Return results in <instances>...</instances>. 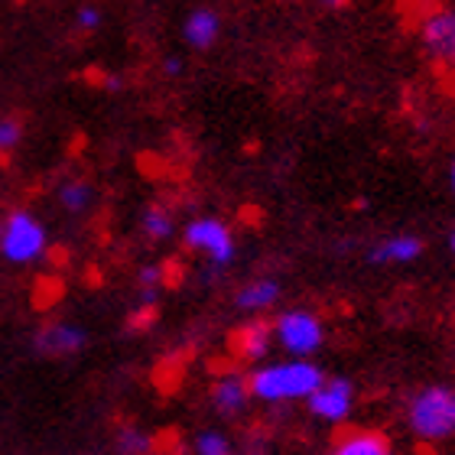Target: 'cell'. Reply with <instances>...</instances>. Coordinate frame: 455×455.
Here are the masks:
<instances>
[{
  "instance_id": "6da1fadb",
  "label": "cell",
  "mask_w": 455,
  "mask_h": 455,
  "mask_svg": "<svg viewBox=\"0 0 455 455\" xmlns=\"http://www.w3.org/2000/svg\"><path fill=\"white\" fill-rule=\"evenodd\" d=\"M325 371L315 361L306 358H286L257 368L247 378L251 400L260 403H293V400H309L315 390L323 387Z\"/></svg>"
},
{
  "instance_id": "7a4b0ae2",
  "label": "cell",
  "mask_w": 455,
  "mask_h": 455,
  "mask_svg": "<svg viewBox=\"0 0 455 455\" xmlns=\"http://www.w3.org/2000/svg\"><path fill=\"white\" fill-rule=\"evenodd\" d=\"M407 423L423 443H443L455 436V387L429 384L419 387L407 403Z\"/></svg>"
},
{
  "instance_id": "3957f363",
  "label": "cell",
  "mask_w": 455,
  "mask_h": 455,
  "mask_svg": "<svg viewBox=\"0 0 455 455\" xmlns=\"http://www.w3.org/2000/svg\"><path fill=\"white\" fill-rule=\"evenodd\" d=\"M46 247H49L46 225L29 209H13L7 212V219L0 221V257L7 264H17V267L36 264L39 257L46 254Z\"/></svg>"
},
{
  "instance_id": "277c9868",
  "label": "cell",
  "mask_w": 455,
  "mask_h": 455,
  "mask_svg": "<svg viewBox=\"0 0 455 455\" xmlns=\"http://www.w3.org/2000/svg\"><path fill=\"white\" fill-rule=\"evenodd\" d=\"M274 341L290 358H313L325 345V325L313 309H286L274 319Z\"/></svg>"
},
{
  "instance_id": "5b68a950",
  "label": "cell",
  "mask_w": 455,
  "mask_h": 455,
  "mask_svg": "<svg viewBox=\"0 0 455 455\" xmlns=\"http://www.w3.org/2000/svg\"><path fill=\"white\" fill-rule=\"evenodd\" d=\"M182 244L189 247V251H199V254L209 257L212 267H228L235 260V235L215 215L192 219L189 225L182 228Z\"/></svg>"
},
{
  "instance_id": "8992f818",
  "label": "cell",
  "mask_w": 455,
  "mask_h": 455,
  "mask_svg": "<svg viewBox=\"0 0 455 455\" xmlns=\"http://www.w3.org/2000/svg\"><path fill=\"white\" fill-rule=\"evenodd\" d=\"M309 403V413L323 423H345L351 417V407H355V384L348 378H325L323 387L315 390L313 397L306 400Z\"/></svg>"
},
{
  "instance_id": "52a82bcc",
  "label": "cell",
  "mask_w": 455,
  "mask_h": 455,
  "mask_svg": "<svg viewBox=\"0 0 455 455\" xmlns=\"http://www.w3.org/2000/svg\"><path fill=\"white\" fill-rule=\"evenodd\" d=\"M88 348V332L76 323H49L33 332V351L46 358H66Z\"/></svg>"
},
{
  "instance_id": "ba28073f",
  "label": "cell",
  "mask_w": 455,
  "mask_h": 455,
  "mask_svg": "<svg viewBox=\"0 0 455 455\" xmlns=\"http://www.w3.org/2000/svg\"><path fill=\"white\" fill-rule=\"evenodd\" d=\"M419 43L439 62L455 68V10H436L419 23Z\"/></svg>"
},
{
  "instance_id": "9c48e42d",
  "label": "cell",
  "mask_w": 455,
  "mask_h": 455,
  "mask_svg": "<svg viewBox=\"0 0 455 455\" xmlns=\"http://www.w3.org/2000/svg\"><path fill=\"white\" fill-rule=\"evenodd\" d=\"M423 237L417 235H387L380 237V241H374V244L368 247V254H364V260H368L371 267H384V264H413V260H419L423 257Z\"/></svg>"
},
{
  "instance_id": "30bf717a",
  "label": "cell",
  "mask_w": 455,
  "mask_h": 455,
  "mask_svg": "<svg viewBox=\"0 0 455 455\" xmlns=\"http://www.w3.org/2000/svg\"><path fill=\"white\" fill-rule=\"evenodd\" d=\"M209 400L219 417H225V419L241 417V413L251 407V387H247V378H241V374H235V371L221 374V378L212 384Z\"/></svg>"
},
{
  "instance_id": "8fae6325",
  "label": "cell",
  "mask_w": 455,
  "mask_h": 455,
  "mask_svg": "<svg viewBox=\"0 0 455 455\" xmlns=\"http://www.w3.org/2000/svg\"><path fill=\"white\" fill-rule=\"evenodd\" d=\"M221 17H219V10H212V7H199V10H192L189 17L182 20V39L189 43L192 49H212L215 43H219L221 36Z\"/></svg>"
},
{
  "instance_id": "7c38bea8",
  "label": "cell",
  "mask_w": 455,
  "mask_h": 455,
  "mask_svg": "<svg viewBox=\"0 0 455 455\" xmlns=\"http://www.w3.org/2000/svg\"><path fill=\"white\" fill-rule=\"evenodd\" d=\"M280 299V283L274 276H257V280H247L241 290L235 293V306L241 313H264Z\"/></svg>"
},
{
  "instance_id": "4fadbf2b",
  "label": "cell",
  "mask_w": 455,
  "mask_h": 455,
  "mask_svg": "<svg viewBox=\"0 0 455 455\" xmlns=\"http://www.w3.org/2000/svg\"><path fill=\"white\" fill-rule=\"evenodd\" d=\"M329 455H394L390 452V439L378 429H355L345 439L335 443Z\"/></svg>"
},
{
  "instance_id": "5bb4252c",
  "label": "cell",
  "mask_w": 455,
  "mask_h": 455,
  "mask_svg": "<svg viewBox=\"0 0 455 455\" xmlns=\"http://www.w3.org/2000/svg\"><path fill=\"white\" fill-rule=\"evenodd\" d=\"M270 345H274V329L264 323H251L244 332L237 335V351L247 361H260L270 351Z\"/></svg>"
},
{
  "instance_id": "9a60e30c",
  "label": "cell",
  "mask_w": 455,
  "mask_h": 455,
  "mask_svg": "<svg viewBox=\"0 0 455 455\" xmlns=\"http://www.w3.org/2000/svg\"><path fill=\"white\" fill-rule=\"evenodd\" d=\"M59 205L66 212H72V215H85L88 209H92V202H95V186L85 180H66L62 186H59Z\"/></svg>"
},
{
  "instance_id": "2e32d148",
  "label": "cell",
  "mask_w": 455,
  "mask_h": 455,
  "mask_svg": "<svg viewBox=\"0 0 455 455\" xmlns=\"http://www.w3.org/2000/svg\"><path fill=\"white\" fill-rule=\"evenodd\" d=\"M140 228L150 241H170L176 235V221H172V212L166 205H147L140 215Z\"/></svg>"
},
{
  "instance_id": "e0dca14e",
  "label": "cell",
  "mask_w": 455,
  "mask_h": 455,
  "mask_svg": "<svg viewBox=\"0 0 455 455\" xmlns=\"http://www.w3.org/2000/svg\"><path fill=\"white\" fill-rule=\"evenodd\" d=\"M117 455H153V436L140 427H121L114 436Z\"/></svg>"
},
{
  "instance_id": "ac0fdd59",
  "label": "cell",
  "mask_w": 455,
  "mask_h": 455,
  "mask_svg": "<svg viewBox=\"0 0 455 455\" xmlns=\"http://www.w3.org/2000/svg\"><path fill=\"white\" fill-rule=\"evenodd\" d=\"M192 455H231V439L221 429H202L192 439Z\"/></svg>"
},
{
  "instance_id": "d6986e66",
  "label": "cell",
  "mask_w": 455,
  "mask_h": 455,
  "mask_svg": "<svg viewBox=\"0 0 455 455\" xmlns=\"http://www.w3.org/2000/svg\"><path fill=\"white\" fill-rule=\"evenodd\" d=\"M160 286H163V267L160 264L140 267V274H137V293H140V303L143 306L156 303V296H160Z\"/></svg>"
},
{
  "instance_id": "ffe728a7",
  "label": "cell",
  "mask_w": 455,
  "mask_h": 455,
  "mask_svg": "<svg viewBox=\"0 0 455 455\" xmlns=\"http://www.w3.org/2000/svg\"><path fill=\"white\" fill-rule=\"evenodd\" d=\"M23 137V124L17 117H0V153H10Z\"/></svg>"
},
{
  "instance_id": "44dd1931",
  "label": "cell",
  "mask_w": 455,
  "mask_h": 455,
  "mask_svg": "<svg viewBox=\"0 0 455 455\" xmlns=\"http://www.w3.org/2000/svg\"><path fill=\"white\" fill-rule=\"evenodd\" d=\"M101 20L105 17H101V10L98 7H88L85 4V7L76 10V27L82 29V33H95V29L101 27Z\"/></svg>"
},
{
  "instance_id": "7402d4cb",
  "label": "cell",
  "mask_w": 455,
  "mask_h": 455,
  "mask_svg": "<svg viewBox=\"0 0 455 455\" xmlns=\"http://www.w3.org/2000/svg\"><path fill=\"white\" fill-rule=\"evenodd\" d=\"M98 82H101V88H105V92H121V88H124V76H121V72H105V76L98 78Z\"/></svg>"
},
{
  "instance_id": "603a6c76",
  "label": "cell",
  "mask_w": 455,
  "mask_h": 455,
  "mask_svg": "<svg viewBox=\"0 0 455 455\" xmlns=\"http://www.w3.org/2000/svg\"><path fill=\"white\" fill-rule=\"evenodd\" d=\"M163 72H166V76H180V72H182V62H180V59H176V56H166V59H163Z\"/></svg>"
},
{
  "instance_id": "cb8c5ba5",
  "label": "cell",
  "mask_w": 455,
  "mask_h": 455,
  "mask_svg": "<svg viewBox=\"0 0 455 455\" xmlns=\"http://www.w3.org/2000/svg\"><path fill=\"white\" fill-rule=\"evenodd\" d=\"M449 182H452V192H455V160H452V170H449Z\"/></svg>"
},
{
  "instance_id": "d4e9b609",
  "label": "cell",
  "mask_w": 455,
  "mask_h": 455,
  "mask_svg": "<svg viewBox=\"0 0 455 455\" xmlns=\"http://www.w3.org/2000/svg\"><path fill=\"white\" fill-rule=\"evenodd\" d=\"M449 251L455 254V228H452V235H449Z\"/></svg>"
}]
</instances>
